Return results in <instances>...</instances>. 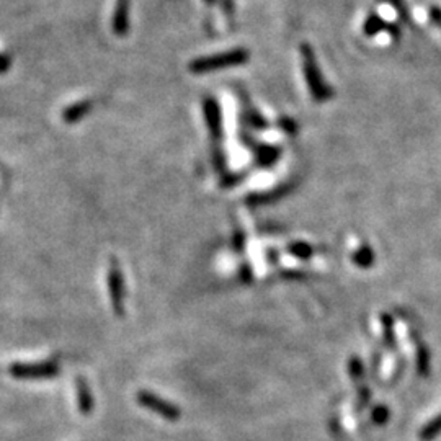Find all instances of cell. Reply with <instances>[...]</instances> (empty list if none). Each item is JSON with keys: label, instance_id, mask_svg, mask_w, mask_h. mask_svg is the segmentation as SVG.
Segmentation results:
<instances>
[{"label": "cell", "instance_id": "cell-1", "mask_svg": "<svg viewBox=\"0 0 441 441\" xmlns=\"http://www.w3.org/2000/svg\"><path fill=\"white\" fill-rule=\"evenodd\" d=\"M250 59V51L245 48H234L229 51L216 52L211 56H201L196 57L190 62V72L201 76V74H209L219 69H227V67H237L247 64Z\"/></svg>", "mask_w": 441, "mask_h": 441}, {"label": "cell", "instance_id": "cell-2", "mask_svg": "<svg viewBox=\"0 0 441 441\" xmlns=\"http://www.w3.org/2000/svg\"><path fill=\"white\" fill-rule=\"evenodd\" d=\"M301 57H302L304 77H306L307 87H309V90H311L312 97L316 98L317 102L327 100V98L332 95V92L326 83V80L322 78L321 69H318L317 61H316V54H314L312 48L309 46L307 43H304L301 46Z\"/></svg>", "mask_w": 441, "mask_h": 441}, {"label": "cell", "instance_id": "cell-3", "mask_svg": "<svg viewBox=\"0 0 441 441\" xmlns=\"http://www.w3.org/2000/svg\"><path fill=\"white\" fill-rule=\"evenodd\" d=\"M136 397H137V404H141L142 407H146V409L154 412V414L160 415L162 419L175 421L181 416V412L178 407H175L174 404H170V402L164 400L159 396L152 394V392L141 391V392H137Z\"/></svg>", "mask_w": 441, "mask_h": 441}, {"label": "cell", "instance_id": "cell-4", "mask_svg": "<svg viewBox=\"0 0 441 441\" xmlns=\"http://www.w3.org/2000/svg\"><path fill=\"white\" fill-rule=\"evenodd\" d=\"M108 291H110V299L113 304V309L118 314H122L125 307V281H122V274L116 260H111L110 272H108Z\"/></svg>", "mask_w": 441, "mask_h": 441}, {"label": "cell", "instance_id": "cell-5", "mask_svg": "<svg viewBox=\"0 0 441 441\" xmlns=\"http://www.w3.org/2000/svg\"><path fill=\"white\" fill-rule=\"evenodd\" d=\"M12 376L18 379H43L57 374L56 363H38V365H13L10 368Z\"/></svg>", "mask_w": 441, "mask_h": 441}, {"label": "cell", "instance_id": "cell-6", "mask_svg": "<svg viewBox=\"0 0 441 441\" xmlns=\"http://www.w3.org/2000/svg\"><path fill=\"white\" fill-rule=\"evenodd\" d=\"M131 2L132 0H116L111 17V29L118 38L127 36L131 28Z\"/></svg>", "mask_w": 441, "mask_h": 441}, {"label": "cell", "instance_id": "cell-7", "mask_svg": "<svg viewBox=\"0 0 441 441\" xmlns=\"http://www.w3.org/2000/svg\"><path fill=\"white\" fill-rule=\"evenodd\" d=\"M203 113L211 136H213L214 139H218V137H220V132H223V115H220V106L219 103L216 102V98L213 97L203 98Z\"/></svg>", "mask_w": 441, "mask_h": 441}, {"label": "cell", "instance_id": "cell-8", "mask_svg": "<svg viewBox=\"0 0 441 441\" xmlns=\"http://www.w3.org/2000/svg\"><path fill=\"white\" fill-rule=\"evenodd\" d=\"M92 108H93V102L92 100H82V102L72 103L71 106H67L66 110H64L62 120L66 121V122L80 121L83 116L90 113Z\"/></svg>", "mask_w": 441, "mask_h": 441}, {"label": "cell", "instance_id": "cell-9", "mask_svg": "<svg viewBox=\"0 0 441 441\" xmlns=\"http://www.w3.org/2000/svg\"><path fill=\"white\" fill-rule=\"evenodd\" d=\"M77 382V399H78V410L82 412L83 415H90L93 410V397L92 392L88 389L87 382L78 377Z\"/></svg>", "mask_w": 441, "mask_h": 441}, {"label": "cell", "instance_id": "cell-10", "mask_svg": "<svg viewBox=\"0 0 441 441\" xmlns=\"http://www.w3.org/2000/svg\"><path fill=\"white\" fill-rule=\"evenodd\" d=\"M386 24L387 23L384 22V18H382L379 13L371 12L365 18V22H363V33H365L366 36L372 38V36H376V34H379V33L384 31Z\"/></svg>", "mask_w": 441, "mask_h": 441}, {"label": "cell", "instance_id": "cell-11", "mask_svg": "<svg viewBox=\"0 0 441 441\" xmlns=\"http://www.w3.org/2000/svg\"><path fill=\"white\" fill-rule=\"evenodd\" d=\"M220 10H223L224 17L227 18V22L230 27L234 24V17H235V2L234 0H219Z\"/></svg>", "mask_w": 441, "mask_h": 441}, {"label": "cell", "instance_id": "cell-12", "mask_svg": "<svg viewBox=\"0 0 441 441\" xmlns=\"http://www.w3.org/2000/svg\"><path fill=\"white\" fill-rule=\"evenodd\" d=\"M440 431H441V416L440 419H436L433 424H430L424 431H421V440L424 441L431 440L436 433H440Z\"/></svg>", "mask_w": 441, "mask_h": 441}, {"label": "cell", "instance_id": "cell-13", "mask_svg": "<svg viewBox=\"0 0 441 441\" xmlns=\"http://www.w3.org/2000/svg\"><path fill=\"white\" fill-rule=\"evenodd\" d=\"M428 20L433 27H441V7H438V5H431L428 8Z\"/></svg>", "mask_w": 441, "mask_h": 441}, {"label": "cell", "instance_id": "cell-14", "mask_svg": "<svg viewBox=\"0 0 441 441\" xmlns=\"http://www.w3.org/2000/svg\"><path fill=\"white\" fill-rule=\"evenodd\" d=\"M382 2H387V4L394 5V8L397 10V13H399V17L404 20V22H407V20H409V13H407L405 4L402 2V0H382Z\"/></svg>", "mask_w": 441, "mask_h": 441}, {"label": "cell", "instance_id": "cell-15", "mask_svg": "<svg viewBox=\"0 0 441 441\" xmlns=\"http://www.w3.org/2000/svg\"><path fill=\"white\" fill-rule=\"evenodd\" d=\"M10 67H12V57L8 54L0 52V74H5Z\"/></svg>", "mask_w": 441, "mask_h": 441}, {"label": "cell", "instance_id": "cell-16", "mask_svg": "<svg viewBox=\"0 0 441 441\" xmlns=\"http://www.w3.org/2000/svg\"><path fill=\"white\" fill-rule=\"evenodd\" d=\"M384 31H386L387 34H389V36H391L392 39H399V38H400V29H399V27H397V24H394V23L386 24Z\"/></svg>", "mask_w": 441, "mask_h": 441}, {"label": "cell", "instance_id": "cell-17", "mask_svg": "<svg viewBox=\"0 0 441 441\" xmlns=\"http://www.w3.org/2000/svg\"><path fill=\"white\" fill-rule=\"evenodd\" d=\"M203 2H204L206 7H209V8H211V7H214V5L218 4L219 0H203Z\"/></svg>", "mask_w": 441, "mask_h": 441}]
</instances>
